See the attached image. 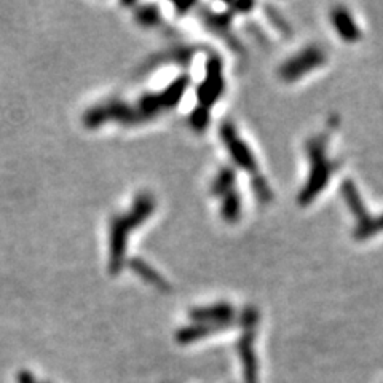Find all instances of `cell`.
Listing matches in <instances>:
<instances>
[{"instance_id":"cell-1","label":"cell","mask_w":383,"mask_h":383,"mask_svg":"<svg viewBox=\"0 0 383 383\" xmlns=\"http://www.w3.org/2000/svg\"><path fill=\"white\" fill-rule=\"evenodd\" d=\"M155 211V198L151 193H141L134 200L130 213L113 216L109 233V268L111 273L122 270L127 251V239L134 227L147 221V217Z\"/></svg>"},{"instance_id":"cell-2","label":"cell","mask_w":383,"mask_h":383,"mask_svg":"<svg viewBox=\"0 0 383 383\" xmlns=\"http://www.w3.org/2000/svg\"><path fill=\"white\" fill-rule=\"evenodd\" d=\"M307 153L310 160V174L308 181L300 190L299 203L302 207L310 204L319 193L328 186L330 176L334 173V165L326 155V138L324 136H316L307 141Z\"/></svg>"},{"instance_id":"cell-3","label":"cell","mask_w":383,"mask_h":383,"mask_svg":"<svg viewBox=\"0 0 383 383\" xmlns=\"http://www.w3.org/2000/svg\"><path fill=\"white\" fill-rule=\"evenodd\" d=\"M326 61L324 51L318 47H308L302 50L299 55L293 56V58L288 60L279 69V77H281L284 82H295L302 76L312 72L316 69Z\"/></svg>"},{"instance_id":"cell-4","label":"cell","mask_w":383,"mask_h":383,"mask_svg":"<svg viewBox=\"0 0 383 383\" xmlns=\"http://www.w3.org/2000/svg\"><path fill=\"white\" fill-rule=\"evenodd\" d=\"M221 136L225 147L228 148V152H230L233 162H235L239 168H243L248 171V173L253 174L254 177L260 176L259 168H257V160L254 158L253 152H251V148L246 146L244 141L239 139L237 130L232 123L222 125Z\"/></svg>"},{"instance_id":"cell-5","label":"cell","mask_w":383,"mask_h":383,"mask_svg":"<svg viewBox=\"0 0 383 383\" xmlns=\"http://www.w3.org/2000/svg\"><path fill=\"white\" fill-rule=\"evenodd\" d=\"M224 91V78H222V66L219 58H213L208 61L207 77L198 88V101L200 107L208 109L214 104V101L219 98Z\"/></svg>"},{"instance_id":"cell-6","label":"cell","mask_w":383,"mask_h":383,"mask_svg":"<svg viewBox=\"0 0 383 383\" xmlns=\"http://www.w3.org/2000/svg\"><path fill=\"white\" fill-rule=\"evenodd\" d=\"M238 353L243 364L244 383H259V365L254 350V328H246V334L238 342Z\"/></svg>"},{"instance_id":"cell-7","label":"cell","mask_w":383,"mask_h":383,"mask_svg":"<svg viewBox=\"0 0 383 383\" xmlns=\"http://www.w3.org/2000/svg\"><path fill=\"white\" fill-rule=\"evenodd\" d=\"M230 323H193L190 326H186L181 330H177L176 340L179 344L186 345L190 344V342H195L200 339H204V337H209L216 333H221L227 328H230Z\"/></svg>"},{"instance_id":"cell-8","label":"cell","mask_w":383,"mask_h":383,"mask_svg":"<svg viewBox=\"0 0 383 383\" xmlns=\"http://www.w3.org/2000/svg\"><path fill=\"white\" fill-rule=\"evenodd\" d=\"M235 310L228 304H216L211 307L195 308L190 312V318L195 323H230L233 324Z\"/></svg>"},{"instance_id":"cell-9","label":"cell","mask_w":383,"mask_h":383,"mask_svg":"<svg viewBox=\"0 0 383 383\" xmlns=\"http://www.w3.org/2000/svg\"><path fill=\"white\" fill-rule=\"evenodd\" d=\"M330 21H333L335 32L339 34L344 42L354 43L361 39V31H359L356 22L351 18V15L348 13V10L335 8L333 13H330Z\"/></svg>"},{"instance_id":"cell-10","label":"cell","mask_w":383,"mask_h":383,"mask_svg":"<svg viewBox=\"0 0 383 383\" xmlns=\"http://www.w3.org/2000/svg\"><path fill=\"white\" fill-rule=\"evenodd\" d=\"M130 264H131V270H133L136 273V275H139L141 278H144L147 283L153 284V286H155V288L162 289V291L168 289V283L165 281V279L162 278V275H160L158 272L153 270V268L151 265L146 264L144 260L133 259V260L130 262Z\"/></svg>"},{"instance_id":"cell-11","label":"cell","mask_w":383,"mask_h":383,"mask_svg":"<svg viewBox=\"0 0 383 383\" xmlns=\"http://www.w3.org/2000/svg\"><path fill=\"white\" fill-rule=\"evenodd\" d=\"M235 171L232 168H222L213 182V188H211L213 195L224 198L228 193L235 190Z\"/></svg>"},{"instance_id":"cell-12","label":"cell","mask_w":383,"mask_h":383,"mask_svg":"<svg viewBox=\"0 0 383 383\" xmlns=\"http://www.w3.org/2000/svg\"><path fill=\"white\" fill-rule=\"evenodd\" d=\"M222 217H224L225 222H237L239 219V214H242V202H239L238 193L233 190L222 198Z\"/></svg>"},{"instance_id":"cell-13","label":"cell","mask_w":383,"mask_h":383,"mask_svg":"<svg viewBox=\"0 0 383 383\" xmlns=\"http://www.w3.org/2000/svg\"><path fill=\"white\" fill-rule=\"evenodd\" d=\"M208 15H203V20L207 22V26L209 29H213L216 34L219 36L228 39V31H230V20H232V11L225 15H214L207 11Z\"/></svg>"},{"instance_id":"cell-14","label":"cell","mask_w":383,"mask_h":383,"mask_svg":"<svg viewBox=\"0 0 383 383\" xmlns=\"http://www.w3.org/2000/svg\"><path fill=\"white\" fill-rule=\"evenodd\" d=\"M136 20H138L142 26H157L160 21V15L157 7H142L138 13H136Z\"/></svg>"},{"instance_id":"cell-15","label":"cell","mask_w":383,"mask_h":383,"mask_svg":"<svg viewBox=\"0 0 383 383\" xmlns=\"http://www.w3.org/2000/svg\"><path fill=\"white\" fill-rule=\"evenodd\" d=\"M209 122V111L204 107H197L195 111H193L192 117H190V125L193 130L197 131H203L207 130V125Z\"/></svg>"},{"instance_id":"cell-16","label":"cell","mask_w":383,"mask_h":383,"mask_svg":"<svg viewBox=\"0 0 383 383\" xmlns=\"http://www.w3.org/2000/svg\"><path fill=\"white\" fill-rule=\"evenodd\" d=\"M18 383H37V380L29 370H21L18 374Z\"/></svg>"},{"instance_id":"cell-17","label":"cell","mask_w":383,"mask_h":383,"mask_svg":"<svg viewBox=\"0 0 383 383\" xmlns=\"http://www.w3.org/2000/svg\"><path fill=\"white\" fill-rule=\"evenodd\" d=\"M45 383H48V382H45Z\"/></svg>"}]
</instances>
